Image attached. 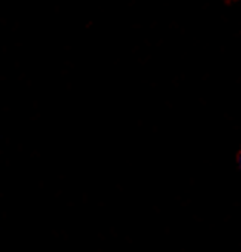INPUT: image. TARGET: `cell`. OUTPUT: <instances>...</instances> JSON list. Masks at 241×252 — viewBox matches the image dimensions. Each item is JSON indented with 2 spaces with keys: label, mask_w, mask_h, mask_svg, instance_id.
<instances>
[{
  "label": "cell",
  "mask_w": 241,
  "mask_h": 252,
  "mask_svg": "<svg viewBox=\"0 0 241 252\" xmlns=\"http://www.w3.org/2000/svg\"><path fill=\"white\" fill-rule=\"evenodd\" d=\"M238 163H240V168H241V153H240V156H238Z\"/></svg>",
  "instance_id": "obj_1"
}]
</instances>
